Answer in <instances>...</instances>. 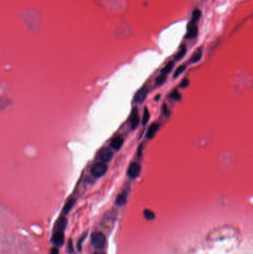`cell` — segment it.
<instances>
[{"label":"cell","instance_id":"6da1fadb","mask_svg":"<svg viewBox=\"0 0 253 254\" xmlns=\"http://www.w3.org/2000/svg\"><path fill=\"white\" fill-rule=\"evenodd\" d=\"M91 242L94 248L102 249L106 243V238L103 233L94 232L91 236Z\"/></svg>","mask_w":253,"mask_h":254},{"label":"cell","instance_id":"52a82bcc","mask_svg":"<svg viewBox=\"0 0 253 254\" xmlns=\"http://www.w3.org/2000/svg\"><path fill=\"white\" fill-rule=\"evenodd\" d=\"M140 123V116L138 113V109H134L131 114V119H130V127L132 130H134L138 128Z\"/></svg>","mask_w":253,"mask_h":254},{"label":"cell","instance_id":"5b68a950","mask_svg":"<svg viewBox=\"0 0 253 254\" xmlns=\"http://www.w3.org/2000/svg\"><path fill=\"white\" fill-rule=\"evenodd\" d=\"M147 94H148V89L145 86H143L141 89H139L136 92V94H134V101L136 102L137 103H139V104H141L143 102L145 101V100L146 99Z\"/></svg>","mask_w":253,"mask_h":254},{"label":"cell","instance_id":"7a4b0ae2","mask_svg":"<svg viewBox=\"0 0 253 254\" xmlns=\"http://www.w3.org/2000/svg\"><path fill=\"white\" fill-rule=\"evenodd\" d=\"M108 171V166L104 162H98V163L94 164L91 169V175L94 178L99 179L103 176Z\"/></svg>","mask_w":253,"mask_h":254},{"label":"cell","instance_id":"d4e9b609","mask_svg":"<svg viewBox=\"0 0 253 254\" xmlns=\"http://www.w3.org/2000/svg\"><path fill=\"white\" fill-rule=\"evenodd\" d=\"M163 114L166 116H168L169 115V110L167 108L166 105H163Z\"/></svg>","mask_w":253,"mask_h":254},{"label":"cell","instance_id":"44dd1931","mask_svg":"<svg viewBox=\"0 0 253 254\" xmlns=\"http://www.w3.org/2000/svg\"><path fill=\"white\" fill-rule=\"evenodd\" d=\"M143 214H144L145 219H148V220H152V219H153L155 218V214L148 210H145L144 212H143Z\"/></svg>","mask_w":253,"mask_h":254},{"label":"cell","instance_id":"4316f807","mask_svg":"<svg viewBox=\"0 0 253 254\" xmlns=\"http://www.w3.org/2000/svg\"><path fill=\"white\" fill-rule=\"evenodd\" d=\"M50 254H60V253H59V250L57 248H52L50 251Z\"/></svg>","mask_w":253,"mask_h":254},{"label":"cell","instance_id":"8992f818","mask_svg":"<svg viewBox=\"0 0 253 254\" xmlns=\"http://www.w3.org/2000/svg\"><path fill=\"white\" fill-rule=\"evenodd\" d=\"M52 242L56 246H62L65 243V235L62 231H54L52 236Z\"/></svg>","mask_w":253,"mask_h":254},{"label":"cell","instance_id":"d6986e66","mask_svg":"<svg viewBox=\"0 0 253 254\" xmlns=\"http://www.w3.org/2000/svg\"><path fill=\"white\" fill-rule=\"evenodd\" d=\"M186 68V64H183V65H180V66L176 69L175 72H174V75H173V77H174V78H177V77H179V76L181 75V74L183 73V72H184Z\"/></svg>","mask_w":253,"mask_h":254},{"label":"cell","instance_id":"2e32d148","mask_svg":"<svg viewBox=\"0 0 253 254\" xmlns=\"http://www.w3.org/2000/svg\"><path fill=\"white\" fill-rule=\"evenodd\" d=\"M202 57V51L200 49H198L197 51L194 53L190 58V63H196L198 61H200V59Z\"/></svg>","mask_w":253,"mask_h":254},{"label":"cell","instance_id":"cb8c5ba5","mask_svg":"<svg viewBox=\"0 0 253 254\" xmlns=\"http://www.w3.org/2000/svg\"><path fill=\"white\" fill-rule=\"evenodd\" d=\"M189 81L188 79L184 78L183 80L181 81V88H186L189 86Z\"/></svg>","mask_w":253,"mask_h":254},{"label":"cell","instance_id":"9a60e30c","mask_svg":"<svg viewBox=\"0 0 253 254\" xmlns=\"http://www.w3.org/2000/svg\"><path fill=\"white\" fill-rule=\"evenodd\" d=\"M200 17H201V11L199 9H195V11L192 12V19L190 22L193 24H197V22L200 20Z\"/></svg>","mask_w":253,"mask_h":254},{"label":"cell","instance_id":"e0dca14e","mask_svg":"<svg viewBox=\"0 0 253 254\" xmlns=\"http://www.w3.org/2000/svg\"><path fill=\"white\" fill-rule=\"evenodd\" d=\"M150 119V112L148 111V109H147V107H145L144 110H143V119H142V124L143 126H145L148 122L149 121Z\"/></svg>","mask_w":253,"mask_h":254},{"label":"cell","instance_id":"ba28073f","mask_svg":"<svg viewBox=\"0 0 253 254\" xmlns=\"http://www.w3.org/2000/svg\"><path fill=\"white\" fill-rule=\"evenodd\" d=\"M198 34V28H197L196 24H193L189 22L188 28H187V33H186V38L192 39L195 38Z\"/></svg>","mask_w":253,"mask_h":254},{"label":"cell","instance_id":"7402d4cb","mask_svg":"<svg viewBox=\"0 0 253 254\" xmlns=\"http://www.w3.org/2000/svg\"><path fill=\"white\" fill-rule=\"evenodd\" d=\"M170 97L171 99L175 100V101H179L181 98V94L178 92V90H174L171 93Z\"/></svg>","mask_w":253,"mask_h":254},{"label":"cell","instance_id":"30bf717a","mask_svg":"<svg viewBox=\"0 0 253 254\" xmlns=\"http://www.w3.org/2000/svg\"><path fill=\"white\" fill-rule=\"evenodd\" d=\"M124 143V140L121 136H116L112 140L110 143V146L114 150H119L123 146Z\"/></svg>","mask_w":253,"mask_h":254},{"label":"cell","instance_id":"5bb4252c","mask_svg":"<svg viewBox=\"0 0 253 254\" xmlns=\"http://www.w3.org/2000/svg\"><path fill=\"white\" fill-rule=\"evenodd\" d=\"M174 63L173 61H169L166 65L164 66V68L161 70V74H163V75H167L168 74H169L172 71L173 68H174Z\"/></svg>","mask_w":253,"mask_h":254},{"label":"cell","instance_id":"ac0fdd59","mask_svg":"<svg viewBox=\"0 0 253 254\" xmlns=\"http://www.w3.org/2000/svg\"><path fill=\"white\" fill-rule=\"evenodd\" d=\"M186 46H183L181 48V49H180V51H178V53H177V54L175 55V60H181V59H183L184 57V56L186 55Z\"/></svg>","mask_w":253,"mask_h":254},{"label":"cell","instance_id":"277c9868","mask_svg":"<svg viewBox=\"0 0 253 254\" xmlns=\"http://www.w3.org/2000/svg\"><path fill=\"white\" fill-rule=\"evenodd\" d=\"M114 157V153L109 148H103L100 151L98 155V158L100 161L104 163H108L112 160Z\"/></svg>","mask_w":253,"mask_h":254},{"label":"cell","instance_id":"83f0119b","mask_svg":"<svg viewBox=\"0 0 253 254\" xmlns=\"http://www.w3.org/2000/svg\"><path fill=\"white\" fill-rule=\"evenodd\" d=\"M95 254H103V253H95Z\"/></svg>","mask_w":253,"mask_h":254},{"label":"cell","instance_id":"7c38bea8","mask_svg":"<svg viewBox=\"0 0 253 254\" xmlns=\"http://www.w3.org/2000/svg\"><path fill=\"white\" fill-rule=\"evenodd\" d=\"M75 203H76L75 198H69V199L65 202V205H64L63 209H62V214H64V215H68V214L70 212L71 210H72V208L74 207Z\"/></svg>","mask_w":253,"mask_h":254},{"label":"cell","instance_id":"3957f363","mask_svg":"<svg viewBox=\"0 0 253 254\" xmlns=\"http://www.w3.org/2000/svg\"><path fill=\"white\" fill-rule=\"evenodd\" d=\"M141 172V166L139 163L133 162L129 165L127 170V175L130 179H135L138 178Z\"/></svg>","mask_w":253,"mask_h":254},{"label":"cell","instance_id":"ffe728a7","mask_svg":"<svg viewBox=\"0 0 253 254\" xmlns=\"http://www.w3.org/2000/svg\"><path fill=\"white\" fill-rule=\"evenodd\" d=\"M166 75H163V74H160L159 75L157 78L155 79V84L157 86H161L166 82Z\"/></svg>","mask_w":253,"mask_h":254},{"label":"cell","instance_id":"484cf974","mask_svg":"<svg viewBox=\"0 0 253 254\" xmlns=\"http://www.w3.org/2000/svg\"><path fill=\"white\" fill-rule=\"evenodd\" d=\"M68 251L69 253H72L74 252V248H73V245H72V241L71 239H69L68 241Z\"/></svg>","mask_w":253,"mask_h":254},{"label":"cell","instance_id":"603a6c76","mask_svg":"<svg viewBox=\"0 0 253 254\" xmlns=\"http://www.w3.org/2000/svg\"><path fill=\"white\" fill-rule=\"evenodd\" d=\"M86 236H87V233H85L84 236H82V237L79 239V241H78L77 242V248L78 250H79V251H81V249H82V244L83 242V241L85 240V238H86Z\"/></svg>","mask_w":253,"mask_h":254},{"label":"cell","instance_id":"8fae6325","mask_svg":"<svg viewBox=\"0 0 253 254\" xmlns=\"http://www.w3.org/2000/svg\"><path fill=\"white\" fill-rule=\"evenodd\" d=\"M159 129V124L157 123H153L150 125V127H148V130H147L146 132V138L148 139H152L155 136L156 133L157 132Z\"/></svg>","mask_w":253,"mask_h":254},{"label":"cell","instance_id":"4fadbf2b","mask_svg":"<svg viewBox=\"0 0 253 254\" xmlns=\"http://www.w3.org/2000/svg\"><path fill=\"white\" fill-rule=\"evenodd\" d=\"M128 198V193L126 191H123L117 196V198H116V204L119 205V206H123L126 203Z\"/></svg>","mask_w":253,"mask_h":254},{"label":"cell","instance_id":"9c48e42d","mask_svg":"<svg viewBox=\"0 0 253 254\" xmlns=\"http://www.w3.org/2000/svg\"><path fill=\"white\" fill-rule=\"evenodd\" d=\"M67 219L65 216H61L57 220L54 226V231H62L63 232L67 227Z\"/></svg>","mask_w":253,"mask_h":254}]
</instances>
